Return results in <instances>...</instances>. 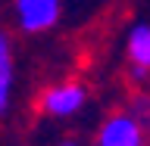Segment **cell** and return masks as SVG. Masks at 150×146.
I'll return each mask as SVG.
<instances>
[{
	"instance_id": "cell-7",
	"label": "cell",
	"mask_w": 150,
	"mask_h": 146,
	"mask_svg": "<svg viewBox=\"0 0 150 146\" xmlns=\"http://www.w3.org/2000/svg\"><path fill=\"white\" fill-rule=\"evenodd\" d=\"M59 146H81L78 140H59Z\"/></svg>"
},
{
	"instance_id": "cell-4",
	"label": "cell",
	"mask_w": 150,
	"mask_h": 146,
	"mask_svg": "<svg viewBox=\"0 0 150 146\" xmlns=\"http://www.w3.org/2000/svg\"><path fill=\"white\" fill-rule=\"evenodd\" d=\"M125 56H128V65H131V72L138 75V78L150 75V25L147 22H138L128 31Z\"/></svg>"
},
{
	"instance_id": "cell-1",
	"label": "cell",
	"mask_w": 150,
	"mask_h": 146,
	"mask_svg": "<svg viewBox=\"0 0 150 146\" xmlns=\"http://www.w3.org/2000/svg\"><path fill=\"white\" fill-rule=\"evenodd\" d=\"M13 13L25 34H44L59 22L63 0H13Z\"/></svg>"
},
{
	"instance_id": "cell-6",
	"label": "cell",
	"mask_w": 150,
	"mask_h": 146,
	"mask_svg": "<svg viewBox=\"0 0 150 146\" xmlns=\"http://www.w3.org/2000/svg\"><path fill=\"white\" fill-rule=\"evenodd\" d=\"M131 115L141 121V128H150V96H138L131 103Z\"/></svg>"
},
{
	"instance_id": "cell-2",
	"label": "cell",
	"mask_w": 150,
	"mask_h": 146,
	"mask_svg": "<svg viewBox=\"0 0 150 146\" xmlns=\"http://www.w3.org/2000/svg\"><path fill=\"white\" fill-rule=\"evenodd\" d=\"M97 146H144V128L131 112H119L100 124Z\"/></svg>"
},
{
	"instance_id": "cell-3",
	"label": "cell",
	"mask_w": 150,
	"mask_h": 146,
	"mask_svg": "<svg viewBox=\"0 0 150 146\" xmlns=\"http://www.w3.org/2000/svg\"><path fill=\"white\" fill-rule=\"evenodd\" d=\"M88 100V90H84L81 84H56L50 90L44 93V100H41V109L50 115V118H69L75 112L84 106Z\"/></svg>"
},
{
	"instance_id": "cell-5",
	"label": "cell",
	"mask_w": 150,
	"mask_h": 146,
	"mask_svg": "<svg viewBox=\"0 0 150 146\" xmlns=\"http://www.w3.org/2000/svg\"><path fill=\"white\" fill-rule=\"evenodd\" d=\"M13 90H16V53H13V41L0 31V115H6Z\"/></svg>"
}]
</instances>
